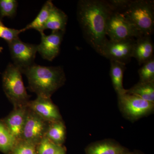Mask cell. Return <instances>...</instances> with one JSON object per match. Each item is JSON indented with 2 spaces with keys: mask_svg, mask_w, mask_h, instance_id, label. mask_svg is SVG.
<instances>
[{
  "mask_svg": "<svg viewBox=\"0 0 154 154\" xmlns=\"http://www.w3.org/2000/svg\"><path fill=\"white\" fill-rule=\"evenodd\" d=\"M129 154H141L140 153H139V152H131L129 153Z\"/></svg>",
  "mask_w": 154,
  "mask_h": 154,
  "instance_id": "83f0119b",
  "label": "cell"
},
{
  "mask_svg": "<svg viewBox=\"0 0 154 154\" xmlns=\"http://www.w3.org/2000/svg\"><path fill=\"white\" fill-rule=\"evenodd\" d=\"M66 128L62 120L49 122L45 137L57 145L63 146L66 138Z\"/></svg>",
  "mask_w": 154,
  "mask_h": 154,
  "instance_id": "ac0fdd59",
  "label": "cell"
},
{
  "mask_svg": "<svg viewBox=\"0 0 154 154\" xmlns=\"http://www.w3.org/2000/svg\"><path fill=\"white\" fill-rule=\"evenodd\" d=\"M107 2L113 12L122 13L128 7L131 1L112 0Z\"/></svg>",
  "mask_w": 154,
  "mask_h": 154,
  "instance_id": "484cf974",
  "label": "cell"
},
{
  "mask_svg": "<svg viewBox=\"0 0 154 154\" xmlns=\"http://www.w3.org/2000/svg\"><path fill=\"white\" fill-rule=\"evenodd\" d=\"M112 12L107 1L82 0L78 2L77 18L84 37L99 54L108 40L106 26Z\"/></svg>",
  "mask_w": 154,
  "mask_h": 154,
  "instance_id": "6da1fadb",
  "label": "cell"
},
{
  "mask_svg": "<svg viewBox=\"0 0 154 154\" xmlns=\"http://www.w3.org/2000/svg\"><path fill=\"white\" fill-rule=\"evenodd\" d=\"M23 32L22 29H14L8 28L3 24L2 19H0V38H2L8 43L19 38V34Z\"/></svg>",
  "mask_w": 154,
  "mask_h": 154,
  "instance_id": "d4e9b609",
  "label": "cell"
},
{
  "mask_svg": "<svg viewBox=\"0 0 154 154\" xmlns=\"http://www.w3.org/2000/svg\"><path fill=\"white\" fill-rule=\"evenodd\" d=\"M63 146L56 144L45 137L36 146V154H55Z\"/></svg>",
  "mask_w": 154,
  "mask_h": 154,
  "instance_id": "603a6c76",
  "label": "cell"
},
{
  "mask_svg": "<svg viewBox=\"0 0 154 154\" xmlns=\"http://www.w3.org/2000/svg\"><path fill=\"white\" fill-rule=\"evenodd\" d=\"M126 93L154 103V83L138 82L130 89L126 90Z\"/></svg>",
  "mask_w": 154,
  "mask_h": 154,
  "instance_id": "d6986e66",
  "label": "cell"
},
{
  "mask_svg": "<svg viewBox=\"0 0 154 154\" xmlns=\"http://www.w3.org/2000/svg\"><path fill=\"white\" fill-rule=\"evenodd\" d=\"M16 142L3 122L0 121V150L4 153L9 154Z\"/></svg>",
  "mask_w": 154,
  "mask_h": 154,
  "instance_id": "ffe728a7",
  "label": "cell"
},
{
  "mask_svg": "<svg viewBox=\"0 0 154 154\" xmlns=\"http://www.w3.org/2000/svg\"><path fill=\"white\" fill-rule=\"evenodd\" d=\"M65 32L62 31H52L51 34L46 35L41 34V42L37 45V52L42 58L52 61L59 54L61 44Z\"/></svg>",
  "mask_w": 154,
  "mask_h": 154,
  "instance_id": "30bf717a",
  "label": "cell"
},
{
  "mask_svg": "<svg viewBox=\"0 0 154 154\" xmlns=\"http://www.w3.org/2000/svg\"><path fill=\"white\" fill-rule=\"evenodd\" d=\"M106 34L114 41L136 38L140 36L122 13L113 12L107 20Z\"/></svg>",
  "mask_w": 154,
  "mask_h": 154,
  "instance_id": "8992f818",
  "label": "cell"
},
{
  "mask_svg": "<svg viewBox=\"0 0 154 154\" xmlns=\"http://www.w3.org/2000/svg\"><path fill=\"white\" fill-rule=\"evenodd\" d=\"M54 5L52 1H47L42 6L35 19L25 28H22L23 32L30 29H34L40 33L44 32L45 27L49 17L51 11Z\"/></svg>",
  "mask_w": 154,
  "mask_h": 154,
  "instance_id": "e0dca14e",
  "label": "cell"
},
{
  "mask_svg": "<svg viewBox=\"0 0 154 154\" xmlns=\"http://www.w3.org/2000/svg\"><path fill=\"white\" fill-rule=\"evenodd\" d=\"M67 20V16L64 12L54 6L51 11L45 30L65 32Z\"/></svg>",
  "mask_w": 154,
  "mask_h": 154,
  "instance_id": "9a60e30c",
  "label": "cell"
},
{
  "mask_svg": "<svg viewBox=\"0 0 154 154\" xmlns=\"http://www.w3.org/2000/svg\"><path fill=\"white\" fill-rule=\"evenodd\" d=\"M125 64L115 61H110V75L114 90L117 96L126 93L123 86V78L125 71Z\"/></svg>",
  "mask_w": 154,
  "mask_h": 154,
  "instance_id": "2e32d148",
  "label": "cell"
},
{
  "mask_svg": "<svg viewBox=\"0 0 154 154\" xmlns=\"http://www.w3.org/2000/svg\"><path fill=\"white\" fill-rule=\"evenodd\" d=\"M122 14L138 31L140 36H149L154 30L153 1H131Z\"/></svg>",
  "mask_w": 154,
  "mask_h": 154,
  "instance_id": "3957f363",
  "label": "cell"
},
{
  "mask_svg": "<svg viewBox=\"0 0 154 154\" xmlns=\"http://www.w3.org/2000/svg\"><path fill=\"white\" fill-rule=\"evenodd\" d=\"M119 107L128 119L135 121L153 112L154 103L125 93L118 96Z\"/></svg>",
  "mask_w": 154,
  "mask_h": 154,
  "instance_id": "5b68a950",
  "label": "cell"
},
{
  "mask_svg": "<svg viewBox=\"0 0 154 154\" xmlns=\"http://www.w3.org/2000/svg\"><path fill=\"white\" fill-rule=\"evenodd\" d=\"M18 2L16 0H0V19L13 18L17 14Z\"/></svg>",
  "mask_w": 154,
  "mask_h": 154,
  "instance_id": "7402d4cb",
  "label": "cell"
},
{
  "mask_svg": "<svg viewBox=\"0 0 154 154\" xmlns=\"http://www.w3.org/2000/svg\"><path fill=\"white\" fill-rule=\"evenodd\" d=\"M49 123L28 106L21 140L36 146L45 137Z\"/></svg>",
  "mask_w": 154,
  "mask_h": 154,
  "instance_id": "52a82bcc",
  "label": "cell"
},
{
  "mask_svg": "<svg viewBox=\"0 0 154 154\" xmlns=\"http://www.w3.org/2000/svg\"><path fill=\"white\" fill-rule=\"evenodd\" d=\"M135 40L134 38L120 41L107 40L102 47L100 54L110 61L126 65L132 57Z\"/></svg>",
  "mask_w": 154,
  "mask_h": 154,
  "instance_id": "9c48e42d",
  "label": "cell"
},
{
  "mask_svg": "<svg viewBox=\"0 0 154 154\" xmlns=\"http://www.w3.org/2000/svg\"><path fill=\"white\" fill-rule=\"evenodd\" d=\"M28 106L46 121L52 122L62 120L58 108L51 98L37 96L35 100L29 102Z\"/></svg>",
  "mask_w": 154,
  "mask_h": 154,
  "instance_id": "8fae6325",
  "label": "cell"
},
{
  "mask_svg": "<svg viewBox=\"0 0 154 154\" xmlns=\"http://www.w3.org/2000/svg\"><path fill=\"white\" fill-rule=\"evenodd\" d=\"M21 72L28 79V89L37 96L51 98L66 81L63 69L61 66H42L35 63Z\"/></svg>",
  "mask_w": 154,
  "mask_h": 154,
  "instance_id": "7a4b0ae2",
  "label": "cell"
},
{
  "mask_svg": "<svg viewBox=\"0 0 154 154\" xmlns=\"http://www.w3.org/2000/svg\"><path fill=\"white\" fill-rule=\"evenodd\" d=\"M130 152L128 149L111 140L93 143L85 149L86 154H129Z\"/></svg>",
  "mask_w": 154,
  "mask_h": 154,
  "instance_id": "5bb4252c",
  "label": "cell"
},
{
  "mask_svg": "<svg viewBox=\"0 0 154 154\" xmlns=\"http://www.w3.org/2000/svg\"><path fill=\"white\" fill-rule=\"evenodd\" d=\"M55 154H66V149L63 146Z\"/></svg>",
  "mask_w": 154,
  "mask_h": 154,
  "instance_id": "4316f807",
  "label": "cell"
},
{
  "mask_svg": "<svg viewBox=\"0 0 154 154\" xmlns=\"http://www.w3.org/2000/svg\"><path fill=\"white\" fill-rule=\"evenodd\" d=\"M28 106L14 107V110L2 121L17 141L21 139Z\"/></svg>",
  "mask_w": 154,
  "mask_h": 154,
  "instance_id": "7c38bea8",
  "label": "cell"
},
{
  "mask_svg": "<svg viewBox=\"0 0 154 154\" xmlns=\"http://www.w3.org/2000/svg\"><path fill=\"white\" fill-rule=\"evenodd\" d=\"M22 74L20 69L12 63L8 65L3 74V89L14 107L28 106L30 101Z\"/></svg>",
  "mask_w": 154,
  "mask_h": 154,
  "instance_id": "277c9868",
  "label": "cell"
},
{
  "mask_svg": "<svg viewBox=\"0 0 154 154\" xmlns=\"http://www.w3.org/2000/svg\"><path fill=\"white\" fill-rule=\"evenodd\" d=\"M9 154H37L36 146L25 141H17Z\"/></svg>",
  "mask_w": 154,
  "mask_h": 154,
  "instance_id": "cb8c5ba5",
  "label": "cell"
},
{
  "mask_svg": "<svg viewBox=\"0 0 154 154\" xmlns=\"http://www.w3.org/2000/svg\"><path fill=\"white\" fill-rule=\"evenodd\" d=\"M138 73L141 83H154V58L142 65Z\"/></svg>",
  "mask_w": 154,
  "mask_h": 154,
  "instance_id": "44dd1931",
  "label": "cell"
},
{
  "mask_svg": "<svg viewBox=\"0 0 154 154\" xmlns=\"http://www.w3.org/2000/svg\"><path fill=\"white\" fill-rule=\"evenodd\" d=\"M14 64L24 69L34 64L37 52V45L25 43L18 38L8 43Z\"/></svg>",
  "mask_w": 154,
  "mask_h": 154,
  "instance_id": "ba28073f",
  "label": "cell"
},
{
  "mask_svg": "<svg viewBox=\"0 0 154 154\" xmlns=\"http://www.w3.org/2000/svg\"><path fill=\"white\" fill-rule=\"evenodd\" d=\"M154 47L150 36H142L136 38L132 57L142 65L154 58Z\"/></svg>",
  "mask_w": 154,
  "mask_h": 154,
  "instance_id": "4fadbf2b",
  "label": "cell"
},
{
  "mask_svg": "<svg viewBox=\"0 0 154 154\" xmlns=\"http://www.w3.org/2000/svg\"><path fill=\"white\" fill-rule=\"evenodd\" d=\"M3 50V48L2 47H1L0 46V54L2 53V51Z\"/></svg>",
  "mask_w": 154,
  "mask_h": 154,
  "instance_id": "f1b7e54d",
  "label": "cell"
}]
</instances>
